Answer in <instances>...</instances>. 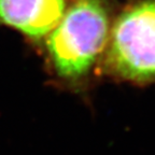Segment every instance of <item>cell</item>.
Returning a JSON list of instances; mask_svg holds the SVG:
<instances>
[{
    "label": "cell",
    "instance_id": "2",
    "mask_svg": "<svg viewBox=\"0 0 155 155\" xmlns=\"http://www.w3.org/2000/svg\"><path fill=\"white\" fill-rule=\"evenodd\" d=\"M106 66L122 80L155 82V0H138L116 17L108 39Z\"/></svg>",
    "mask_w": 155,
    "mask_h": 155
},
{
    "label": "cell",
    "instance_id": "1",
    "mask_svg": "<svg viewBox=\"0 0 155 155\" xmlns=\"http://www.w3.org/2000/svg\"><path fill=\"white\" fill-rule=\"evenodd\" d=\"M109 14L101 0H77L48 38L55 70L66 79L86 74L109 39Z\"/></svg>",
    "mask_w": 155,
    "mask_h": 155
},
{
    "label": "cell",
    "instance_id": "3",
    "mask_svg": "<svg viewBox=\"0 0 155 155\" xmlns=\"http://www.w3.org/2000/svg\"><path fill=\"white\" fill-rule=\"evenodd\" d=\"M66 8L67 0H0V23L40 39L58 24Z\"/></svg>",
    "mask_w": 155,
    "mask_h": 155
}]
</instances>
